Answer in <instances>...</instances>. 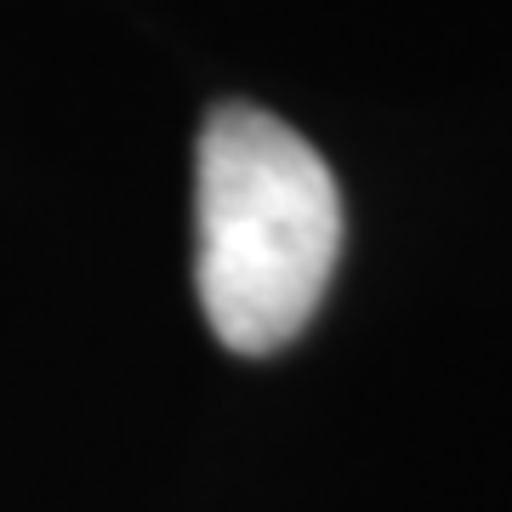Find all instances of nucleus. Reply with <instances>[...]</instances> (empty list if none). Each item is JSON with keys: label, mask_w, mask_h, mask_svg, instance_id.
Here are the masks:
<instances>
[{"label": "nucleus", "mask_w": 512, "mask_h": 512, "mask_svg": "<svg viewBox=\"0 0 512 512\" xmlns=\"http://www.w3.org/2000/svg\"><path fill=\"white\" fill-rule=\"evenodd\" d=\"M194 285L228 353L268 359L308 330L342 262L325 154L251 103H217L194 148Z\"/></svg>", "instance_id": "f257e3e1"}]
</instances>
